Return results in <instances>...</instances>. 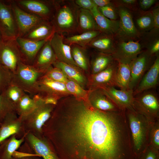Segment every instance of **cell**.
<instances>
[{"instance_id":"18","label":"cell","mask_w":159,"mask_h":159,"mask_svg":"<svg viewBox=\"0 0 159 159\" xmlns=\"http://www.w3.org/2000/svg\"><path fill=\"white\" fill-rule=\"evenodd\" d=\"M38 94L41 97L49 96L58 99L62 95L69 94L65 84L52 80L43 75L38 82Z\"/></svg>"},{"instance_id":"41","label":"cell","mask_w":159,"mask_h":159,"mask_svg":"<svg viewBox=\"0 0 159 159\" xmlns=\"http://www.w3.org/2000/svg\"><path fill=\"white\" fill-rule=\"evenodd\" d=\"M11 159H42L41 157L31 153L21 151L15 152Z\"/></svg>"},{"instance_id":"29","label":"cell","mask_w":159,"mask_h":159,"mask_svg":"<svg viewBox=\"0 0 159 159\" xmlns=\"http://www.w3.org/2000/svg\"><path fill=\"white\" fill-rule=\"evenodd\" d=\"M101 33L99 31L94 30L64 37V42L69 45L75 44L87 48L88 44Z\"/></svg>"},{"instance_id":"44","label":"cell","mask_w":159,"mask_h":159,"mask_svg":"<svg viewBox=\"0 0 159 159\" xmlns=\"http://www.w3.org/2000/svg\"><path fill=\"white\" fill-rule=\"evenodd\" d=\"M156 1L155 0H140L139 4L141 8L145 10L150 8Z\"/></svg>"},{"instance_id":"1","label":"cell","mask_w":159,"mask_h":159,"mask_svg":"<svg viewBox=\"0 0 159 159\" xmlns=\"http://www.w3.org/2000/svg\"><path fill=\"white\" fill-rule=\"evenodd\" d=\"M80 8L74 0H55V9L51 22L55 32L72 34L77 32Z\"/></svg>"},{"instance_id":"45","label":"cell","mask_w":159,"mask_h":159,"mask_svg":"<svg viewBox=\"0 0 159 159\" xmlns=\"http://www.w3.org/2000/svg\"><path fill=\"white\" fill-rule=\"evenodd\" d=\"M40 97L43 100L45 103L46 104L56 105L57 103L58 99L55 97L49 96Z\"/></svg>"},{"instance_id":"27","label":"cell","mask_w":159,"mask_h":159,"mask_svg":"<svg viewBox=\"0 0 159 159\" xmlns=\"http://www.w3.org/2000/svg\"><path fill=\"white\" fill-rule=\"evenodd\" d=\"M26 134L19 139L14 135L2 141L0 143V159H11L14 153L25 141Z\"/></svg>"},{"instance_id":"7","label":"cell","mask_w":159,"mask_h":159,"mask_svg":"<svg viewBox=\"0 0 159 159\" xmlns=\"http://www.w3.org/2000/svg\"><path fill=\"white\" fill-rule=\"evenodd\" d=\"M15 39L2 40L0 42V64L13 74L19 64L22 62Z\"/></svg>"},{"instance_id":"19","label":"cell","mask_w":159,"mask_h":159,"mask_svg":"<svg viewBox=\"0 0 159 159\" xmlns=\"http://www.w3.org/2000/svg\"><path fill=\"white\" fill-rule=\"evenodd\" d=\"M159 77V57L157 56L133 91L134 96L155 87Z\"/></svg>"},{"instance_id":"15","label":"cell","mask_w":159,"mask_h":159,"mask_svg":"<svg viewBox=\"0 0 159 159\" xmlns=\"http://www.w3.org/2000/svg\"><path fill=\"white\" fill-rule=\"evenodd\" d=\"M24 131L20 118L16 112L8 115L0 124V143L12 135L24 136Z\"/></svg>"},{"instance_id":"40","label":"cell","mask_w":159,"mask_h":159,"mask_svg":"<svg viewBox=\"0 0 159 159\" xmlns=\"http://www.w3.org/2000/svg\"><path fill=\"white\" fill-rule=\"evenodd\" d=\"M99 11L103 16L111 20H116L117 15L111 4L102 7H97Z\"/></svg>"},{"instance_id":"35","label":"cell","mask_w":159,"mask_h":159,"mask_svg":"<svg viewBox=\"0 0 159 159\" xmlns=\"http://www.w3.org/2000/svg\"><path fill=\"white\" fill-rule=\"evenodd\" d=\"M65 84L67 90L69 94L78 98H87V91L76 82L68 79Z\"/></svg>"},{"instance_id":"49","label":"cell","mask_w":159,"mask_h":159,"mask_svg":"<svg viewBox=\"0 0 159 159\" xmlns=\"http://www.w3.org/2000/svg\"><path fill=\"white\" fill-rule=\"evenodd\" d=\"M153 142L155 145L157 147L159 145V130L157 128L154 130L153 134Z\"/></svg>"},{"instance_id":"13","label":"cell","mask_w":159,"mask_h":159,"mask_svg":"<svg viewBox=\"0 0 159 159\" xmlns=\"http://www.w3.org/2000/svg\"><path fill=\"white\" fill-rule=\"evenodd\" d=\"M118 62L114 61L103 71L92 75L91 85L93 88H104L111 87H117L116 76Z\"/></svg>"},{"instance_id":"26","label":"cell","mask_w":159,"mask_h":159,"mask_svg":"<svg viewBox=\"0 0 159 159\" xmlns=\"http://www.w3.org/2000/svg\"><path fill=\"white\" fill-rule=\"evenodd\" d=\"M52 65L59 69L69 79L76 82L84 89L87 82L86 77L81 72V69L57 60L53 63Z\"/></svg>"},{"instance_id":"37","label":"cell","mask_w":159,"mask_h":159,"mask_svg":"<svg viewBox=\"0 0 159 159\" xmlns=\"http://www.w3.org/2000/svg\"><path fill=\"white\" fill-rule=\"evenodd\" d=\"M44 75L52 80L64 83L68 79L61 69L52 65L47 69Z\"/></svg>"},{"instance_id":"32","label":"cell","mask_w":159,"mask_h":159,"mask_svg":"<svg viewBox=\"0 0 159 159\" xmlns=\"http://www.w3.org/2000/svg\"><path fill=\"white\" fill-rule=\"evenodd\" d=\"M70 46L72 57L77 66L81 69L87 70L89 63L86 52L87 48L75 44Z\"/></svg>"},{"instance_id":"28","label":"cell","mask_w":159,"mask_h":159,"mask_svg":"<svg viewBox=\"0 0 159 159\" xmlns=\"http://www.w3.org/2000/svg\"><path fill=\"white\" fill-rule=\"evenodd\" d=\"M94 30L98 31L97 25L91 11L80 8L77 32L81 34Z\"/></svg>"},{"instance_id":"20","label":"cell","mask_w":159,"mask_h":159,"mask_svg":"<svg viewBox=\"0 0 159 159\" xmlns=\"http://www.w3.org/2000/svg\"><path fill=\"white\" fill-rule=\"evenodd\" d=\"M87 100L94 108L105 111H117L120 110L100 88L93 89L89 93Z\"/></svg>"},{"instance_id":"6","label":"cell","mask_w":159,"mask_h":159,"mask_svg":"<svg viewBox=\"0 0 159 159\" xmlns=\"http://www.w3.org/2000/svg\"><path fill=\"white\" fill-rule=\"evenodd\" d=\"M133 107L137 112L141 115L155 117L158 115L159 110L157 96L149 90L138 94L134 96Z\"/></svg>"},{"instance_id":"21","label":"cell","mask_w":159,"mask_h":159,"mask_svg":"<svg viewBox=\"0 0 159 159\" xmlns=\"http://www.w3.org/2000/svg\"><path fill=\"white\" fill-rule=\"evenodd\" d=\"M57 60L49 40L39 50L32 65L38 70L44 73Z\"/></svg>"},{"instance_id":"23","label":"cell","mask_w":159,"mask_h":159,"mask_svg":"<svg viewBox=\"0 0 159 159\" xmlns=\"http://www.w3.org/2000/svg\"><path fill=\"white\" fill-rule=\"evenodd\" d=\"M55 33L51 21L43 20L30 30L22 38L39 41L48 40Z\"/></svg>"},{"instance_id":"30","label":"cell","mask_w":159,"mask_h":159,"mask_svg":"<svg viewBox=\"0 0 159 159\" xmlns=\"http://www.w3.org/2000/svg\"><path fill=\"white\" fill-rule=\"evenodd\" d=\"M36 105L35 97L25 93L15 104V111L19 117H22L31 112Z\"/></svg>"},{"instance_id":"31","label":"cell","mask_w":159,"mask_h":159,"mask_svg":"<svg viewBox=\"0 0 159 159\" xmlns=\"http://www.w3.org/2000/svg\"><path fill=\"white\" fill-rule=\"evenodd\" d=\"M131 72L129 64L118 62L116 76L117 87L121 90H130Z\"/></svg>"},{"instance_id":"22","label":"cell","mask_w":159,"mask_h":159,"mask_svg":"<svg viewBox=\"0 0 159 159\" xmlns=\"http://www.w3.org/2000/svg\"><path fill=\"white\" fill-rule=\"evenodd\" d=\"M128 110V117L134 145L136 149L139 150L142 146L144 137L143 128L140 119L141 115L134 110Z\"/></svg>"},{"instance_id":"42","label":"cell","mask_w":159,"mask_h":159,"mask_svg":"<svg viewBox=\"0 0 159 159\" xmlns=\"http://www.w3.org/2000/svg\"><path fill=\"white\" fill-rule=\"evenodd\" d=\"M75 4L80 8L90 10L96 6L92 0H75Z\"/></svg>"},{"instance_id":"51","label":"cell","mask_w":159,"mask_h":159,"mask_svg":"<svg viewBox=\"0 0 159 159\" xmlns=\"http://www.w3.org/2000/svg\"><path fill=\"white\" fill-rule=\"evenodd\" d=\"M2 40L1 35L0 31V42H1Z\"/></svg>"},{"instance_id":"24","label":"cell","mask_w":159,"mask_h":159,"mask_svg":"<svg viewBox=\"0 0 159 159\" xmlns=\"http://www.w3.org/2000/svg\"><path fill=\"white\" fill-rule=\"evenodd\" d=\"M90 11L94 18L98 31L108 34L117 33L119 27V21L111 20L103 16L99 11L97 6Z\"/></svg>"},{"instance_id":"5","label":"cell","mask_w":159,"mask_h":159,"mask_svg":"<svg viewBox=\"0 0 159 159\" xmlns=\"http://www.w3.org/2000/svg\"><path fill=\"white\" fill-rule=\"evenodd\" d=\"M0 31L3 41L15 39L18 37L10 0H0Z\"/></svg>"},{"instance_id":"33","label":"cell","mask_w":159,"mask_h":159,"mask_svg":"<svg viewBox=\"0 0 159 159\" xmlns=\"http://www.w3.org/2000/svg\"><path fill=\"white\" fill-rule=\"evenodd\" d=\"M114 61L111 54L100 52L93 58L91 62L92 75L105 69Z\"/></svg>"},{"instance_id":"8","label":"cell","mask_w":159,"mask_h":159,"mask_svg":"<svg viewBox=\"0 0 159 159\" xmlns=\"http://www.w3.org/2000/svg\"><path fill=\"white\" fill-rule=\"evenodd\" d=\"M142 52L138 42L122 41L116 44L115 51L111 55L118 62L129 64Z\"/></svg>"},{"instance_id":"36","label":"cell","mask_w":159,"mask_h":159,"mask_svg":"<svg viewBox=\"0 0 159 159\" xmlns=\"http://www.w3.org/2000/svg\"><path fill=\"white\" fill-rule=\"evenodd\" d=\"M2 92L15 105L26 93L21 89L11 84Z\"/></svg>"},{"instance_id":"50","label":"cell","mask_w":159,"mask_h":159,"mask_svg":"<svg viewBox=\"0 0 159 159\" xmlns=\"http://www.w3.org/2000/svg\"><path fill=\"white\" fill-rule=\"evenodd\" d=\"M145 159H155V155L153 152H150L147 155Z\"/></svg>"},{"instance_id":"16","label":"cell","mask_w":159,"mask_h":159,"mask_svg":"<svg viewBox=\"0 0 159 159\" xmlns=\"http://www.w3.org/2000/svg\"><path fill=\"white\" fill-rule=\"evenodd\" d=\"M101 89L120 110H134L133 107L134 96L133 91L118 90L113 87Z\"/></svg>"},{"instance_id":"46","label":"cell","mask_w":159,"mask_h":159,"mask_svg":"<svg viewBox=\"0 0 159 159\" xmlns=\"http://www.w3.org/2000/svg\"><path fill=\"white\" fill-rule=\"evenodd\" d=\"M159 51V40H155L151 44L149 50L148 51L150 54L152 56L158 53Z\"/></svg>"},{"instance_id":"38","label":"cell","mask_w":159,"mask_h":159,"mask_svg":"<svg viewBox=\"0 0 159 159\" xmlns=\"http://www.w3.org/2000/svg\"><path fill=\"white\" fill-rule=\"evenodd\" d=\"M13 73L0 64V93L11 84Z\"/></svg>"},{"instance_id":"12","label":"cell","mask_w":159,"mask_h":159,"mask_svg":"<svg viewBox=\"0 0 159 159\" xmlns=\"http://www.w3.org/2000/svg\"><path fill=\"white\" fill-rule=\"evenodd\" d=\"M118 8L120 21L119 28L116 33L122 41L133 40L139 36V33L132 15L125 7H119Z\"/></svg>"},{"instance_id":"3","label":"cell","mask_w":159,"mask_h":159,"mask_svg":"<svg viewBox=\"0 0 159 159\" xmlns=\"http://www.w3.org/2000/svg\"><path fill=\"white\" fill-rule=\"evenodd\" d=\"M44 73L32 65L21 62L13 74L11 84L18 87L32 96L38 93V82Z\"/></svg>"},{"instance_id":"11","label":"cell","mask_w":159,"mask_h":159,"mask_svg":"<svg viewBox=\"0 0 159 159\" xmlns=\"http://www.w3.org/2000/svg\"><path fill=\"white\" fill-rule=\"evenodd\" d=\"M15 40L22 62L30 65H33L38 52L48 41H34L19 37H17Z\"/></svg>"},{"instance_id":"17","label":"cell","mask_w":159,"mask_h":159,"mask_svg":"<svg viewBox=\"0 0 159 159\" xmlns=\"http://www.w3.org/2000/svg\"><path fill=\"white\" fill-rule=\"evenodd\" d=\"M64 37L63 34L55 32L49 40L57 60L78 68L72 58L70 45L64 42Z\"/></svg>"},{"instance_id":"2","label":"cell","mask_w":159,"mask_h":159,"mask_svg":"<svg viewBox=\"0 0 159 159\" xmlns=\"http://www.w3.org/2000/svg\"><path fill=\"white\" fill-rule=\"evenodd\" d=\"M34 96L37 100L35 108L27 115L19 117L25 133L30 132L41 138L42 135V127L50 118L55 105L45 104L38 94Z\"/></svg>"},{"instance_id":"10","label":"cell","mask_w":159,"mask_h":159,"mask_svg":"<svg viewBox=\"0 0 159 159\" xmlns=\"http://www.w3.org/2000/svg\"><path fill=\"white\" fill-rule=\"evenodd\" d=\"M18 30V37H23L30 30L43 19L19 8L13 0H10Z\"/></svg>"},{"instance_id":"47","label":"cell","mask_w":159,"mask_h":159,"mask_svg":"<svg viewBox=\"0 0 159 159\" xmlns=\"http://www.w3.org/2000/svg\"><path fill=\"white\" fill-rule=\"evenodd\" d=\"M117 2L119 4H121L122 6L123 5L127 8H130L132 6H134L136 4V1L135 0H122L117 1Z\"/></svg>"},{"instance_id":"39","label":"cell","mask_w":159,"mask_h":159,"mask_svg":"<svg viewBox=\"0 0 159 159\" xmlns=\"http://www.w3.org/2000/svg\"><path fill=\"white\" fill-rule=\"evenodd\" d=\"M136 23L140 29H149L154 27V24L151 11L144 13L136 19Z\"/></svg>"},{"instance_id":"34","label":"cell","mask_w":159,"mask_h":159,"mask_svg":"<svg viewBox=\"0 0 159 159\" xmlns=\"http://www.w3.org/2000/svg\"><path fill=\"white\" fill-rule=\"evenodd\" d=\"M14 112L15 104L3 92L0 93V124L8 115Z\"/></svg>"},{"instance_id":"48","label":"cell","mask_w":159,"mask_h":159,"mask_svg":"<svg viewBox=\"0 0 159 159\" xmlns=\"http://www.w3.org/2000/svg\"><path fill=\"white\" fill-rule=\"evenodd\" d=\"M97 7H102L111 4L110 0H92Z\"/></svg>"},{"instance_id":"4","label":"cell","mask_w":159,"mask_h":159,"mask_svg":"<svg viewBox=\"0 0 159 159\" xmlns=\"http://www.w3.org/2000/svg\"><path fill=\"white\" fill-rule=\"evenodd\" d=\"M21 9L43 20L51 21L55 11V0H13Z\"/></svg>"},{"instance_id":"25","label":"cell","mask_w":159,"mask_h":159,"mask_svg":"<svg viewBox=\"0 0 159 159\" xmlns=\"http://www.w3.org/2000/svg\"><path fill=\"white\" fill-rule=\"evenodd\" d=\"M115 46L112 34L101 33L88 44L87 47H90L100 52L111 54L115 51Z\"/></svg>"},{"instance_id":"14","label":"cell","mask_w":159,"mask_h":159,"mask_svg":"<svg viewBox=\"0 0 159 159\" xmlns=\"http://www.w3.org/2000/svg\"><path fill=\"white\" fill-rule=\"evenodd\" d=\"M25 140L33 153L43 159H59L55 152L42 138L27 132Z\"/></svg>"},{"instance_id":"43","label":"cell","mask_w":159,"mask_h":159,"mask_svg":"<svg viewBox=\"0 0 159 159\" xmlns=\"http://www.w3.org/2000/svg\"><path fill=\"white\" fill-rule=\"evenodd\" d=\"M153 19L154 27L158 29L159 27V9L158 7L154 9L151 11Z\"/></svg>"},{"instance_id":"9","label":"cell","mask_w":159,"mask_h":159,"mask_svg":"<svg viewBox=\"0 0 159 159\" xmlns=\"http://www.w3.org/2000/svg\"><path fill=\"white\" fill-rule=\"evenodd\" d=\"M153 56L148 51L142 52L129 64L131 72L130 90L133 91L150 67Z\"/></svg>"}]
</instances>
